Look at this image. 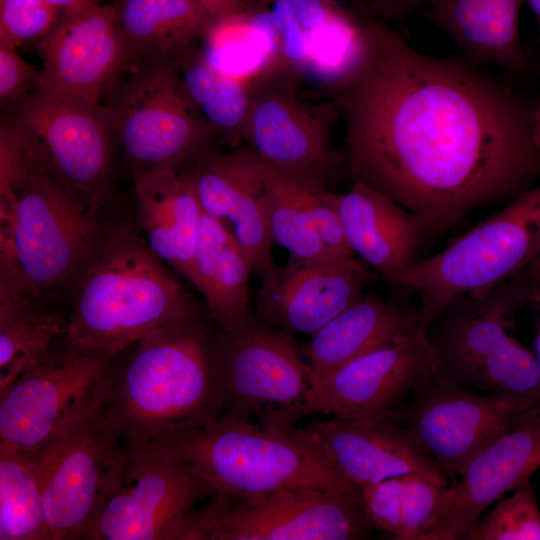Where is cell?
Masks as SVG:
<instances>
[{
    "instance_id": "obj_28",
    "label": "cell",
    "mask_w": 540,
    "mask_h": 540,
    "mask_svg": "<svg viewBox=\"0 0 540 540\" xmlns=\"http://www.w3.org/2000/svg\"><path fill=\"white\" fill-rule=\"evenodd\" d=\"M117 16L128 60H174L216 20L198 0H124Z\"/></svg>"
},
{
    "instance_id": "obj_34",
    "label": "cell",
    "mask_w": 540,
    "mask_h": 540,
    "mask_svg": "<svg viewBox=\"0 0 540 540\" xmlns=\"http://www.w3.org/2000/svg\"><path fill=\"white\" fill-rule=\"evenodd\" d=\"M449 487V481L443 476L427 473L403 476L399 540H425L444 511Z\"/></svg>"
},
{
    "instance_id": "obj_49",
    "label": "cell",
    "mask_w": 540,
    "mask_h": 540,
    "mask_svg": "<svg viewBox=\"0 0 540 540\" xmlns=\"http://www.w3.org/2000/svg\"><path fill=\"white\" fill-rule=\"evenodd\" d=\"M530 274V273H529ZM534 279L535 281L538 283V285L540 286V273H537V274H530Z\"/></svg>"
},
{
    "instance_id": "obj_30",
    "label": "cell",
    "mask_w": 540,
    "mask_h": 540,
    "mask_svg": "<svg viewBox=\"0 0 540 540\" xmlns=\"http://www.w3.org/2000/svg\"><path fill=\"white\" fill-rule=\"evenodd\" d=\"M67 317L41 301L0 302V397L63 339Z\"/></svg>"
},
{
    "instance_id": "obj_1",
    "label": "cell",
    "mask_w": 540,
    "mask_h": 540,
    "mask_svg": "<svg viewBox=\"0 0 540 540\" xmlns=\"http://www.w3.org/2000/svg\"><path fill=\"white\" fill-rule=\"evenodd\" d=\"M476 66L422 53L386 25L365 23L358 58L330 84L353 181L418 215L429 236L510 201L540 174L531 112Z\"/></svg>"
},
{
    "instance_id": "obj_44",
    "label": "cell",
    "mask_w": 540,
    "mask_h": 540,
    "mask_svg": "<svg viewBox=\"0 0 540 540\" xmlns=\"http://www.w3.org/2000/svg\"><path fill=\"white\" fill-rule=\"evenodd\" d=\"M530 127L532 140L535 146L540 150V101L531 112Z\"/></svg>"
},
{
    "instance_id": "obj_8",
    "label": "cell",
    "mask_w": 540,
    "mask_h": 540,
    "mask_svg": "<svg viewBox=\"0 0 540 540\" xmlns=\"http://www.w3.org/2000/svg\"><path fill=\"white\" fill-rule=\"evenodd\" d=\"M540 258V184L389 283L414 291L425 326L457 296L487 292Z\"/></svg>"
},
{
    "instance_id": "obj_10",
    "label": "cell",
    "mask_w": 540,
    "mask_h": 540,
    "mask_svg": "<svg viewBox=\"0 0 540 540\" xmlns=\"http://www.w3.org/2000/svg\"><path fill=\"white\" fill-rule=\"evenodd\" d=\"M121 354L62 340L0 397V443L32 456L95 415Z\"/></svg>"
},
{
    "instance_id": "obj_21",
    "label": "cell",
    "mask_w": 540,
    "mask_h": 540,
    "mask_svg": "<svg viewBox=\"0 0 540 540\" xmlns=\"http://www.w3.org/2000/svg\"><path fill=\"white\" fill-rule=\"evenodd\" d=\"M180 174L192 186L202 210L233 234L252 273L262 278L275 266L262 162L249 148L211 152Z\"/></svg>"
},
{
    "instance_id": "obj_27",
    "label": "cell",
    "mask_w": 540,
    "mask_h": 540,
    "mask_svg": "<svg viewBox=\"0 0 540 540\" xmlns=\"http://www.w3.org/2000/svg\"><path fill=\"white\" fill-rule=\"evenodd\" d=\"M251 264L233 234L203 211L189 281L203 295L220 329H230L250 311Z\"/></svg>"
},
{
    "instance_id": "obj_39",
    "label": "cell",
    "mask_w": 540,
    "mask_h": 540,
    "mask_svg": "<svg viewBox=\"0 0 540 540\" xmlns=\"http://www.w3.org/2000/svg\"><path fill=\"white\" fill-rule=\"evenodd\" d=\"M40 73L36 72L17 52V47L0 42V100L1 105L16 106L37 87Z\"/></svg>"
},
{
    "instance_id": "obj_43",
    "label": "cell",
    "mask_w": 540,
    "mask_h": 540,
    "mask_svg": "<svg viewBox=\"0 0 540 540\" xmlns=\"http://www.w3.org/2000/svg\"><path fill=\"white\" fill-rule=\"evenodd\" d=\"M222 16L245 12L249 9L248 0H218Z\"/></svg>"
},
{
    "instance_id": "obj_36",
    "label": "cell",
    "mask_w": 540,
    "mask_h": 540,
    "mask_svg": "<svg viewBox=\"0 0 540 540\" xmlns=\"http://www.w3.org/2000/svg\"><path fill=\"white\" fill-rule=\"evenodd\" d=\"M403 476H393L360 487L365 512L373 526L399 540L402 533Z\"/></svg>"
},
{
    "instance_id": "obj_40",
    "label": "cell",
    "mask_w": 540,
    "mask_h": 540,
    "mask_svg": "<svg viewBox=\"0 0 540 540\" xmlns=\"http://www.w3.org/2000/svg\"><path fill=\"white\" fill-rule=\"evenodd\" d=\"M267 0L266 2H268ZM299 21L305 32L314 30L339 11L320 0H283Z\"/></svg>"
},
{
    "instance_id": "obj_6",
    "label": "cell",
    "mask_w": 540,
    "mask_h": 540,
    "mask_svg": "<svg viewBox=\"0 0 540 540\" xmlns=\"http://www.w3.org/2000/svg\"><path fill=\"white\" fill-rule=\"evenodd\" d=\"M524 271L485 293L460 295L425 326L435 376L480 392L540 404L534 353L512 336L515 316L527 304Z\"/></svg>"
},
{
    "instance_id": "obj_41",
    "label": "cell",
    "mask_w": 540,
    "mask_h": 540,
    "mask_svg": "<svg viewBox=\"0 0 540 540\" xmlns=\"http://www.w3.org/2000/svg\"><path fill=\"white\" fill-rule=\"evenodd\" d=\"M527 304L531 307L534 316V356L540 380V286L530 275V283L527 293Z\"/></svg>"
},
{
    "instance_id": "obj_32",
    "label": "cell",
    "mask_w": 540,
    "mask_h": 540,
    "mask_svg": "<svg viewBox=\"0 0 540 540\" xmlns=\"http://www.w3.org/2000/svg\"><path fill=\"white\" fill-rule=\"evenodd\" d=\"M263 164L268 226L273 242L290 258L310 260L330 254L322 244L304 201L300 180Z\"/></svg>"
},
{
    "instance_id": "obj_23",
    "label": "cell",
    "mask_w": 540,
    "mask_h": 540,
    "mask_svg": "<svg viewBox=\"0 0 540 540\" xmlns=\"http://www.w3.org/2000/svg\"><path fill=\"white\" fill-rule=\"evenodd\" d=\"M352 253L390 281L417 261L429 233L421 218L388 195L360 182L345 193L326 191Z\"/></svg>"
},
{
    "instance_id": "obj_5",
    "label": "cell",
    "mask_w": 540,
    "mask_h": 540,
    "mask_svg": "<svg viewBox=\"0 0 540 540\" xmlns=\"http://www.w3.org/2000/svg\"><path fill=\"white\" fill-rule=\"evenodd\" d=\"M157 440L184 458L214 494L256 500L286 489L360 491L306 428L210 415Z\"/></svg>"
},
{
    "instance_id": "obj_26",
    "label": "cell",
    "mask_w": 540,
    "mask_h": 540,
    "mask_svg": "<svg viewBox=\"0 0 540 540\" xmlns=\"http://www.w3.org/2000/svg\"><path fill=\"white\" fill-rule=\"evenodd\" d=\"M524 0H435L430 19L469 61L496 65L514 75L526 67L519 29Z\"/></svg>"
},
{
    "instance_id": "obj_2",
    "label": "cell",
    "mask_w": 540,
    "mask_h": 540,
    "mask_svg": "<svg viewBox=\"0 0 540 540\" xmlns=\"http://www.w3.org/2000/svg\"><path fill=\"white\" fill-rule=\"evenodd\" d=\"M99 211L2 121L0 302L42 301L72 286L100 239Z\"/></svg>"
},
{
    "instance_id": "obj_29",
    "label": "cell",
    "mask_w": 540,
    "mask_h": 540,
    "mask_svg": "<svg viewBox=\"0 0 540 540\" xmlns=\"http://www.w3.org/2000/svg\"><path fill=\"white\" fill-rule=\"evenodd\" d=\"M184 88L215 134L242 140L252 102L251 84L218 70L196 45L174 59Z\"/></svg>"
},
{
    "instance_id": "obj_37",
    "label": "cell",
    "mask_w": 540,
    "mask_h": 540,
    "mask_svg": "<svg viewBox=\"0 0 540 540\" xmlns=\"http://www.w3.org/2000/svg\"><path fill=\"white\" fill-rule=\"evenodd\" d=\"M302 182L304 201L325 249L333 255H354L340 217L326 197V188Z\"/></svg>"
},
{
    "instance_id": "obj_42",
    "label": "cell",
    "mask_w": 540,
    "mask_h": 540,
    "mask_svg": "<svg viewBox=\"0 0 540 540\" xmlns=\"http://www.w3.org/2000/svg\"><path fill=\"white\" fill-rule=\"evenodd\" d=\"M435 0H380L379 6L386 16H398Z\"/></svg>"
},
{
    "instance_id": "obj_13",
    "label": "cell",
    "mask_w": 540,
    "mask_h": 540,
    "mask_svg": "<svg viewBox=\"0 0 540 540\" xmlns=\"http://www.w3.org/2000/svg\"><path fill=\"white\" fill-rule=\"evenodd\" d=\"M126 452L127 447L99 410L31 456L41 482L51 540L88 538L114 487Z\"/></svg>"
},
{
    "instance_id": "obj_33",
    "label": "cell",
    "mask_w": 540,
    "mask_h": 540,
    "mask_svg": "<svg viewBox=\"0 0 540 540\" xmlns=\"http://www.w3.org/2000/svg\"><path fill=\"white\" fill-rule=\"evenodd\" d=\"M462 540H540V509L530 480L499 499Z\"/></svg>"
},
{
    "instance_id": "obj_11",
    "label": "cell",
    "mask_w": 540,
    "mask_h": 540,
    "mask_svg": "<svg viewBox=\"0 0 540 540\" xmlns=\"http://www.w3.org/2000/svg\"><path fill=\"white\" fill-rule=\"evenodd\" d=\"M374 528L360 491L286 489L256 500L215 494L174 540H358Z\"/></svg>"
},
{
    "instance_id": "obj_7",
    "label": "cell",
    "mask_w": 540,
    "mask_h": 540,
    "mask_svg": "<svg viewBox=\"0 0 540 540\" xmlns=\"http://www.w3.org/2000/svg\"><path fill=\"white\" fill-rule=\"evenodd\" d=\"M100 105L131 172L181 173L213 152L215 132L188 96L174 60H128Z\"/></svg>"
},
{
    "instance_id": "obj_17",
    "label": "cell",
    "mask_w": 540,
    "mask_h": 540,
    "mask_svg": "<svg viewBox=\"0 0 540 540\" xmlns=\"http://www.w3.org/2000/svg\"><path fill=\"white\" fill-rule=\"evenodd\" d=\"M435 376L425 329L376 347L310 387L305 416L384 420Z\"/></svg>"
},
{
    "instance_id": "obj_50",
    "label": "cell",
    "mask_w": 540,
    "mask_h": 540,
    "mask_svg": "<svg viewBox=\"0 0 540 540\" xmlns=\"http://www.w3.org/2000/svg\"><path fill=\"white\" fill-rule=\"evenodd\" d=\"M267 0H259V2L261 3V6L265 4Z\"/></svg>"
},
{
    "instance_id": "obj_18",
    "label": "cell",
    "mask_w": 540,
    "mask_h": 540,
    "mask_svg": "<svg viewBox=\"0 0 540 540\" xmlns=\"http://www.w3.org/2000/svg\"><path fill=\"white\" fill-rule=\"evenodd\" d=\"M41 43L43 69L37 87L95 105L128 61L117 10L94 0L61 11Z\"/></svg>"
},
{
    "instance_id": "obj_14",
    "label": "cell",
    "mask_w": 540,
    "mask_h": 540,
    "mask_svg": "<svg viewBox=\"0 0 540 540\" xmlns=\"http://www.w3.org/2000/svg\"><path fill=\"white\" fill-rule=\"evenodd\" d=\"M8 119L61 181L100 210L109 194L115 140L101 105L36 87Z\"/></svg>"
},
{
    "instance_id": "obj_12",
    "label": "cell",
    "mask_w": 540,
    "mask_h": 540,
    "mask_svg": "<svg viewBox=\"0 0 540 540\" xmlns=\"http://www.w3.org/2000/svg\"><path fill=\"white\" fill-rule=\"evenodd\" d=\"M211 487L172 447L155 440L127 452L87 539L173 540Z\"/></svg>"
},
{
    "instance_id": "obj_19",
    "label": "cell",
    "mask_w": 540,
    "mask_h": 540,
    "mask_svg": "<svg viewBox=\"0 0 540 540\" xmlns=\"http://www.w3.org/2000/svg\"><path fill=\"white\" fill-rule=\"evenodd\" d=\"M380 276L354 255L290 258L261 278L257 315L291 334L312 336Z\"/></svg>"
},
{
    "instance_id": "obj_22",
    "label": "cell",
    "mask_w": 540,
    "mask_h": 540,
    "mask_svg": "<svg viewBox=\"0 0 540 540\" xmlns=\"http://www.w3.org/2000/svg\"><path fill=\"white\" fill-rule=\"evenodd\" d=\"M305 428L345 478L359 488L410 473L445 477L412 433L394 422L333 417L313 419Z\"/></svg>"
},
{
    "instance_id": "obj_31",
    "label": "cell",
    "mask_w": 540,
    "mask_h": 540,
    "mask_svg": "<svg viewBox=\"0 0 540 540\" xmlns=\"http://www.w3.org/2000/svg\"><path fill=\"white\" fill-rule=\"evenodd\" d=\"M0 540H51L31 456L0 443Z\"/></svg>"
},
{
    "instance_id": "obj_35",
    "label": "cell",
    "mask_w": 540,
    "mask_h": 540,
    "mask_svg": "<svg viewBox=\"0 0 540 540\" xmlns=\"http://www.w3.org/2000/svg\"><path fill=\"white\" fill-rule=\"evenodd\" d=\"M61 10L45 0H0V42L18 47L43 40Z\"/></svg>"
},
{
    "instance_id": "obj_9",
    "label": "cell",
    "mask_w": 540,
    "mask_h": 540,
    "mask_svg": "<svg viewBox=\"0 0 540 540\" xmlns=\"http://www.w3.org/2000/svg\"><path fill=\"white\" fill-rule=\"evenodd\" d=\"M216 415L293 427L305 416L310 369L293 334L250 312L211 338Z\"/></svg>"
},
{
    "instance_id": "obj_4",
    "label": "cell",
    "mask_w": 540,
    "mask_h": 540,
    "mask_svg": "<svg viewBox=\"0 0 540 540\" xmlns=\"http://www.w3.org/2000/svg\"><path fill=\"white\" fill-rule=\"evenodd\" d=\"M211 338L193 312L120 355L100 413L125 447L216 415Z\"/></svg>"
},
{
    "instance_id": "obj_15",
    "label": "cell",
    "mask_w": 540,
    "mask_h": 540,
    "mask_svg": "<svg viewBox=\"0 0 540 540\" xmlns=\"http://www.w3.org/2000/svg\"><path fill=\"white\" fill-rule=\"evenodd\" d=\"M534 405L522 397L484 393L434 376L384 420L406 427L451 484L479 450Z\"/></svg>"
},
{
    "instance_id": "obj_47",
    "label": "cell",
    "mask_w": 540,
    "mask_h": 540,
    "mask_svg": "<svg viewBox=\"0 0 540 540\" xmlns=\"http://www.w3.org/2000/svg\"><path fill=\"white\" fill-rule=\"evenodd\" d=\"M530 6L540 30V0H524Z\"/></svg>"
},
{
    "instance_id": "obj_24",
    "label": "cell",
    "mask_w": 540,
    "mask_h": 540,
    "mask_svg": "<svg viewBox=\"0 0 540 540\" xmlns=\"http://www.w3.org/2000/svg\"><path fill=\"white\" fill-rule=\"evenodd\" d=\"M131 173L138 232L163 263L189 279L203 215L192 186L174 170Z\"/></svg>"
},
{
    "instance_id": "obj_3",
    "label": "cell",
    "mask_w": 540,
    "mask_h": 540,
    "mask_svg": "<svg viewBox=\"0 0 540 540\" xmlns=\"http://www.w3.org/2000/svg\"><path fill=\"white\" fill-rule=\"evenodd\" d=\"M124 223L102 230L73 285L63 340L74 347L119 355L195 312L191 297Z\"/></svg>"
},
{
    "instance_id": "obj_16",
    "label": "cell",
    "mask_w": 540,
    "mask_h": 540,
    "mask_svg": "<svg viewBox=\"0 0 540 540\" xmlns=\"http://www.w3.org/2000/svg\"><path fill=\"white\" fill-rule=\"evenodd\" d=\"M250 83L252 102L242 140L264 164L297 180L325 187L345 162L333 147L331 130L340 116L332 101L312 105L293 86L266 72Z\"/></svg>"
},
{
    "instance_id": "obj_45",
    "label": "cell",
    "mask_w": 540,
    "mask_h": 540,
    "mask_svg": "<svg viewBox=\"0 0 540 540\" xmlns=\"http://www.w3.org/2000/svg\"><path fill=\"white\" fill-rule=\"evenodd\" d=\"M61 11L78 8L89 0H45Z\"/></svg>"
},
{
    "instance_id": "obj_48",
    "label": "cell",
    "mask_w": 540,
    "mask_h": 540,
    "mask_svg": "<svg viewBox=\"0 0 540 540\" xmlns=\"http://www.w3.org/2000/svg\"><path fill=\"white\" fill-rule=\"evenodd\" d=\"M530 274H537L540 273V258L537 260V262L529 269L527 270Z\"/></svg>"
},
{
    "instance_id": "obj_38",
    "label": "cell",
    "mask_w": 540,
    "mask_h": 540,
    "mask_svg": "<svg viewBox=\"0 0 540 540\" xmlns=\"http://www.w3.org/2000/svg\"><path fill=\"white\" fill-rule=\"evenodd\" d=\"M268 2L272 4L271 8L263 7L267 10L275 29L278 59L284 67L285 65L293 68L307 65L308 44L305 30L283 0H269Z\"/></svg>"
},
{
    "instance_id": "obj_25",
    "label": "cell",
    "mask_w": 540,
    "mask_h": 540,
    "mask_svg": "<svg viewBox=\"0 0 540 540\" xmlns=\"http://www.w3.org/2000/svg\"><path fill=\"white\" fill-rule=\"evenodd\" d=\"M424 329L419 308L362 295L311 336L304 352L311 386L370 350Z\"/></svg>"
},
{
    "instance_id": "obj_46",
    "label": "cell",
    "mask_w": 540,
    "mask_h": 540,
    "mask_svg": "<svg viewBox=\"0 0 540 540\" xmlns=\"http://www.w3.org/2000/svg\"><path fill=\"white\" fill-rule=\"evenodd\" d=\"M198 1L209 11V13L215 19L222 17L218 0H198Z\"/></svg>"
},
{
    "instance_id": "obj_20",
    "label": "cell",
    "mask_w": 540,
    "mask_h": 540,
    "mask_svg": "<svg viewBox=\"0 0 540 540\" xmlns=\"http://www.w3.org/2000/svg\"><path fill=\"white\" fill-rule=\"evenodd\" d=\"M540 468V404L479 450L450 484L444 511L425 540H462L484 511Z\"/></svg>"
}]
</instances>
